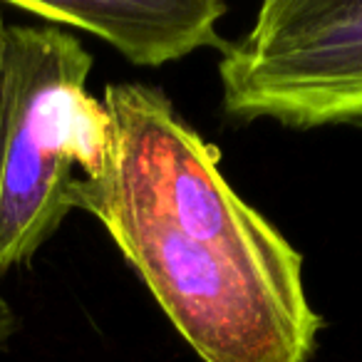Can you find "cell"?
<instances>
[{
    "mask_svg": "<svg viewBox=\"0 0 362 362\" xmlns=\"http://www.w3.org/2000/svg\"><path fill=\"white\" fill-rule=\"evenodd\" d=\"M223 112L296 129L362 119V0H268L218 65Z\"/></svg>",
    "mask_w": 362,
    "mask_h": 362,
    "instance_id": "cell-3",
    "label": "cell"
},
{
    "mask_svg": "<svg viewBox=\"0 0 362 362\" xmlns=\"http://www.w3.org/2000/svg\"><path fill=\"white\" fill-rule=\"evenodd\" d=\"M92 55L55 25H6L0 72V276L57 231L67 189L107 166L115 124L87 90Z\"/></svg>",
    "mask_w": 362,
    "mask_h": 362,
    "instance_id": "cell-2",
    "label": "cell"
},
{
    "mask_svg": "<svg viewBox=\"0 0 362 362\" xmlns=\"http://www.w3.org/2000/svg\"><path fill=\"white\" fill-rule=\"evenodd\" d=\"M11 6L52 25L92 33L141 67L166 65L202 47H228L216 33L228 13L218 0H13Z\"/></svg>",
    "mask_w": 362,
    "mask_h": 362,
    "instance_id": "cell-4",
    "label": "cell"
},
{
    "mask_svg": "<svg viewBox=\"0 0 362 362\" xmlns=\"http://www.w3.org/2000/svg\"><path fill=\"white\" fill-rule=\"evenodd\" d=\"M13 332H16V313L11 310L8 300L3 298V291H0V347L11 340Z\"/></svg>",
    "mask_w": 362,
    "mask_h": 362,
    "instance_id": "cell-5",
    "label": "cell"
},
{
    "mask_svg": "<svg viewBox=\"0 0 362 362\" xmlns=\"http://www.w3.org/2000/svg\"><path fill=\"white\" fill-rule=\"evenodd\" d=\"M3 37H6V23L0 18V72H3Z\"/></svg>",
    "mask_w": 362,
    "mask_h": 362,
    "instance_id": "cell-6",
    "label": "cell"
},
{
    "mask_svg": "<svg viewBox=\"0 0 362 362\" xmlns=\"http://www.w3.org/2000/svg\"><path fill=\"white\" fill-rule=\"evenodd\" d=\"M115 149L67 206L102 223L204 362H308L322 320L303 256L221 171V156L161 90L112 82Z\"/></svg>",
    "mask_w": 362,
    "mask_h": 362,
    "instance_id": "cell-1",
    "label": "cell"
}]
</instances>
